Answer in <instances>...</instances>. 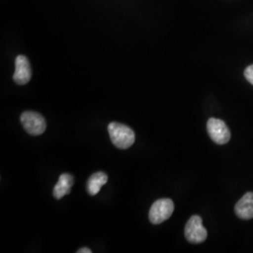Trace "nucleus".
<instances>
[{"mask_svg":"<svg viewBox=\"0 0 253 253\" xmlns=\"http://www.w3.org/2000/svg\"><path fill=\"white\" fill-rule=\"evenodd\" d=\"M108 132L112 143L120 149H126L135 142L134 131L124 124L118 122L110 123Z\"/></svg>","mask_w":253,"mask_h":253,"instance_id":"nucleus-1","label":"nucleus"},{"mask_svg":"<svg viewBox=\"0 0 253 253\" xmlns=\"http://www.w3.org/2000/svg\"><path fill=\"white\" fill-rule=\"evenodd\" d=\"M21 123L27 133L38 136L42 134L46 129L44 118L36 112L27 111L21 115Z\"/></svg>","mask_w":253,"mask_h":253,"instance_id":"nucleus-2","label":"nucleus"},{"mask_svg":"<svg viewBox=\"0 0 253 253\" xmlns=\"http://www.w3.org/2000/svg\"><path fill=\"white\" fill-rule=\"evenodd\" d=\"M185 236L192 244L203 243L208 238V231L203 225V219L200 216L190 217L185 227Z\"/></svg>","mask_w":253,"mask_h":253,"instance_id":"nucleus-3","label":"nucleus"},{"mask_svg":"<svg viewBox=\"0 0 253 253\" xmlns=\"http://www.w3.org/2000/svg\"><path fill=\"white\" fill-rule=\"evenodd\" d=\"M174 205L172 200L168 198L156 201L149 211V220L153 224H161L172 216Z\"/></svg>","mask_w":253,"mask_h":253,"instance_id":"nucleus-4","label":"nucleus"},{"mask_svg":"<svg viewBox=\"0 0 253 253\" xmlns=\"http://www.w3.org/2000/svg\"><path fill=\"white\" fill-rule=\"evenodd\" d=\"M208 132L214 143L225 145L231 139V132L224 121L217 118H210L208 121Z\"/></svg>","mask_w":253,"mask_h":253,"instance_id":"nucleus-5","label":"nucleus"},{"mask_svg":"<svg viewBox=\"0 0 253 253\" xmlns=\"http://www.w3.org/2000/svg\"><path fill=\"white\" fill-rule=\"evenodd\" d=\"M32 77L31 66L27 56L20 54L15 60V72L13 74V81L19 85L27 84Z\"/></svg>","mask_w":253,"mask_h":253,"instance_id":"nucleus-6","label":"nucleus"},{"mask_svg":"<svg viewBox=\"0 0 253 253\" xmlns=\"http://www.w3.org/2000/svg\"><path fill=\"white\" fill-rule=\"evenodd\" d=\"M235 215L241 219L253 218V192H247L237 202L235 208Z\"/></svg>","mask_w":253,"mask_h":253,"instance_id":"nucleus-7","label":"nucleus"},{"mask_svg":"<svg viewBox=\"0 0 253 253\" xmlns=\"http://www.w3.org/2000/svg\"><path fill=\"white\" fill-rule=\"evenodd\" d=\"M73 183H74V179L72 174L62 173L54 186V192H53L54 198L59 200L63 198L64 196L68 195L72 190Z\"/></svg>","mask_w":253,"mask_h":253,"instance_id":"nucleus-8","label":"nucleus"},{"mask_svg":"<svg viewBox=\"0 0 253 253\" xmlns=\"http://www.w3.org/2000/svg\"><path fill=\"white\" fill-rule=\"evenodd\" d=\"M107 181H108V176L105 172H98L93 173L86 184L87 192L92 196L97 195L100 192L101 187L105 185Z\"/></svg>","mask_w":253,"mask_h":253,"instance_id":"nucleus-9","label":"nucleus"},{"mask_svg":"<svg viewBox=\"0 0 253 253\" xmlns=\"http://www.w3.org/2000/svg\"><path fill=\"white\" fill-rule=\"evenodd\" d=\"M245 78L253 84V65L249 66L244 72Z\"/></svg>","mask_w":253,"mask_h":253,"instance_id":"nucleus-10","label":"nucleus"},{"mask_svg":"<svg viewBox=\"0 0 253 253\" xmlns=\"http://www.w3.org/2000/svg\"><path fill=\"white\" fill-rule=\"evenodd\" d=\"M77 253H92V251L89 250L88 248H82L80 250H78L77 251Z\"/></svg>","mask_w":253,"mask_h":253,"instance_id":"nucleus-11","label":"nucleus"}]
</instances>
